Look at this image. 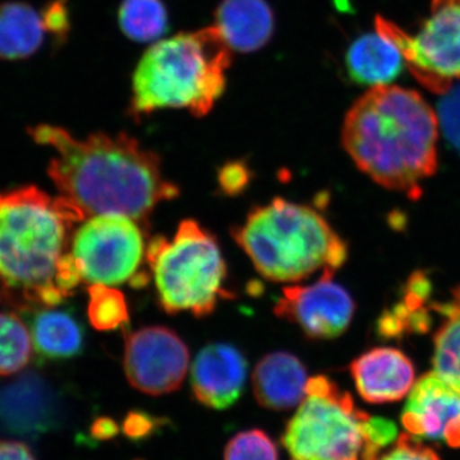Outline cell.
I'll use <instances>...</instances> for the list:
<instances>
[{
  "label": "cell",
  "mask_w": 460,
  "mask_h": 460,
  "mask_svg": "<svg viewBox=\"0 0 460 460\" xmlns=\"http://www.w3.org/2000/svg\"><path fill=\"white\" fill-rule=\"evenodd\" d=\"M29 133L36 144L53 148L48 174L60 196L84 215H122L147 226L160 202L180 196L163 174L159 155L126 133H93L80 140L50 124Z\"/></svg>",
  "instance_id": "obj_1"
},
{
  "label": "cell",
  "mask_w": 460,
  "mask_h": 460,
  "mask_svg": "<svg viewBox=\"0 0 460 460\" xmlns=\"http://www.w3.org/2000/svg\"><path fill=\"white\" fill-rule=\"evenodd\" d=\"M86 217L35 186L0 193V295L18 311L56 307L83 278L69 246Z\"/></svg>",
  "instance_id": "obj_2"
},
{
  "label": "cell",
  "mask_w": 460,
  "mask_h": 460,
  "mask_svg": "<svg viewBox=\"0 0 460 460\" xmlns=\"http://www.w3.org/2000/svg\"><path fill=\"white\" fill-rule=\"evenodd\" d=\"M438 119L413 90L371 87L345 115L341 142L359 171L387 190L419 199L438 169Z\"/></svg>",
  "instance_id": "obj_3"
},
{
  "label": "cell",
  "mask_w": 460,
  "mask_h": 460,
  "mask_svg": "<svg viewBox=\"0 0 460 460\" xmlns=\"http://www.w3.org/2000/svg\"><path fill=\"white\" fill-rule=\"evenodd\" d=\"M230 63V48L215 26L156 42L136 66L128 113L141 119L162 109H187L205 117L226 93Z\"/></svg>",
  "instance_id": "obj_4"
},
{
  "label": "cell",
  "mask_w": 460,
  "mask_h": 460,
  "mask_svg": "<svg viewBox=\"0 0 460 460\" xmlns=\"http://www.w3.org/2000/svg\"><path fill=\"white\" fill-rule=\"evenodd\" d=\"M232 235L271 281L292 283L319 270L335 274L348 259L347 243L319 211L280 198L253 208Z\"/></svg>",
  "instance_id": "obj_5"
},
{
  "label": "cell",
  "mask_w": 460,
  "mask_h": 460,
  "mask_svg": "<svg viewBox=\"0 0 460 460\" xmlns=\"http://www.w3.org/2000/svg\"><path fill=\"white\" fill-rule=\"evenodd\" d=\"M398 438L395 423L356 407L329 377L308 378L281 443L289 460H377Z\"/></svg>",
  "instance_id": "obj_6"
},
{
  "label": "cell",
  "mask_w": 460,
  "mask_h": 460,
  "mask_svg": "<svg viewBox=\"0 0 460 460\" xmlns=\"http://www.w3.org/2000/svg\"><path fill=\"white\" fill-rule=\"evenodd\" d=\"M146 260L155 280L157 301L165 313L213 314L224 290L226 263L217 238L195 220H184L172 241L155 237Z\"/></svg>",
  "instance_id": "obj_7"
},
{
  "label": "cell",
  "mask_w": 460,
  "mask_h": 460,
  "mask_svg": "<svg viewBox=\"0 0 460 460\" xmlns=\"http://www.w3.org/2000/svg\"><path fill=\"white\" fill-rule=\"evenodd\" d=\"M375 26L398 45L411 75L426 89L444 95L460 80V0H432L429 17L414 36L380 16Z\"/></svg>",
  "instance_id": "obj_8"
},
{
  "label": "cell",
  "mask_w": 460,
  "mask_h": 460,
  "mask_svg": "<svg viewBox=\"0 0 460 460\" xmlns=\"http://www.w3.org/2000/svg\"><path fill=\"white\" fill-rule=\"evenodd\" d=\"M71 253L83 281L119 286L136 279L145 257L140 224L122 215H95L74 233Z\"/></svg>",
  "instance_id": "obj_9"
},
{
  "label": "cell",
  "mask_w": 460,
  "mask_h": 460,
  "mask_svg": "<svg viewBox=\"0 0 460 460\" xmlns=\"http://www.w3.org/2000/svg\"><path fill=\"white\" fill-rule=\"evenodd\" d=\"M123 363L127 380L135 389L164 395L183 384L190 352L177 332L164 326H147L127 338Z\"/></svg>",
  "instance_id": "obj_10"
},
{
  "label": "cell",
  "mask_w": 460,
  "mask_h": 460,
  "mask_svg": "<svg viewBox=\"0 0 460 460\" xmlns=\"http://www.w3.org/2000/svg\"><path fill=\"white\" fill-rule=\"evenodd\" d=\"M332 277V272H323L313 286L284 288L275 314L295 323L308 338L341 337L352 323L356 304Z\"/></svg>",
  "instance_id": "obj_11"
},
{
  "label": "cell",
  "mask_w": 460,
  "mask_h": 460,
  "mask_svg": "<svg viewBox=\"0 0 460 460\" xmlns=\"http://www.w3.org/2000/svg\"><path fill=\"white\" fill-rule=\"evenodd\" d=\"M402 425L420 440L460 449V395L436 372L423 375L408 395Z\"/></svg>",
  "instance_id": "obj_12"
},
{
  "label": "cell",
  "mask_w": 460,
  "mask_h": 460,
  "mask_svg": "<svg viewBox=\"0 0 460 460\" xmlns=\"http://www.w3.org/2000/svg\"><path fill=\"white\" fill-rule=\"evenodd\" d=\"M247 371L246 357L234 345H208L190 368L193 395L211 410H228L243 393Z\"/></svg>",
  "instance_id": "obj_13"
},
{
  "label": "cell",
  "mask_w": 460,
  "mask_h": 460,
  "mask_svg": "<svg viewBox=\"0 0 460 460\" xmlns=\"http://www.w3.org/2000/svg\"><path fill=\"white\" fill-rule=\"evenodd\" d=\"M354 385L363 401L385 404L402 401L416 383L410 357L395 348H374L350 365Z\"/></svg>",
  "instance_id": "obj_14"
},
{
  "label": "cell",
  "mask_w": 460,
  "mask_h": 460,
  "mask_svg": "<svg viewBox=\"0 0 460 460\" xmlns=\"http://www.w3.org/2000/svg\"><path fill=\"white\" fill-rule=\"evenodd\" d=\"M307 381V371L298 357L288 352L269 353L253 371V394L266 410L289 411L304 401Z\"/></svg>",
  "instance_id": "obj_15"
},
{
  "label": "cell",
  "mask_w": 460,
  "mask_h": 460,
  "mask_svg": "<svg viewBox=\"0 0 460 460\" xmlns=\"http://www.w3.org/2000/svg\"><path fill=\"white\" fill-rule=\"evenodd\" d=\"M215 27L230 50L262 49L275 32V16L266 0H223L215 12Z\"/></svg>",
  "instance_id": "obj_16"
},
{
  "label": "cell",
  "mask_w": 460,
  "mask_h": 460,
  "mask_svg": "<svg viewBox=\"0 0 460 460\" xmlns=\"http://www.w3.org/2000/svg\"><path fill=\"white\" fill-rule=\"evenodd\" d=\"M48 39L56 42L44 9L38 11L26 2L0 4V59H27L39 53Z\"/></svg>",
  "instance_id": "obj_17"
},
{
  "label": "cell",
  "mask_w": 460,
  "mask_h": 460,
  "mask_svg": "<svg viewBox=\"0 0 460 460\" xmlns=\"http://www.w3.org/2000/svg\"><path fill=\"white\" fill-rule=\"evenodd\" d=\"M404 65L398 45L377 30L356 39L345 56L350 80L371 87L393 83Z\"/></svg>",
  "instance_id": "obj_18"
},
{
  "label": "cell",
  "mask_w": 460,
  "mask_h": 460,
  "mask_svg": "<svg viewBox=\"0 0 460 460\" xmlns=\"http://www.w3.org/2000/svg\"><path fill=\"white\" fill-rule=\"evenodd\" d=\"M432 310L441 316L434 337V372L460 395V287L443 302H434Z\"/></svg>",
  "instance_id": "obj_19"
},
{
  "label": "cell",
  "mask_w": 460,
  "mask_h": 460,
  "mask_svg": "<svg viewBox=\"0 0 460 460\" xmlns=\"http://www.w3.org/2000/svg\"><path fill=\"white\" fill-rule=\"evenodd\" d=\"M33 345L45 358H72L83 350L84 332L78 321L65 311L42 308L32 321Z\"/></svg>",
  "instance_id": "obj_20"
},
{
  "label": "cell",
  "mask_w": 460,
  "mask_h": 460,
  "mask_svg": "<svg viewBox=\"0 0 460 460\" xmlns=\"http://www.w3.org/2000/svg\"><path fill=\"white\" fill-rule=\"evenodd\" d=\"M431 281L422 272L411 275L404 288L402 301L381 316L378 332L395 338L408 332H423L429 326V307Z\"/></svg>",
  "instance_id": "obj_21"
},
{
  "label": "cell",
  "mask_w": 460,
  "mask_h": 460,
  "mask_svg": "<svg viewBox=\"0 0 460 460\" xmlns=\"http://www.w3.org/2000/svg\"><path fill=\"white\" fill-rule=\"evenodd\" d=\"M118 23L129 40L155 41L168 30V11L163 0H123Z\"/></svg>",
  "instance_id": "obj_22"
},
{
  "label": "cell",
  "mask_w": 460,
  "mask_h": 460,
  "mask_svg": "<svg viewBox=\"0 0 460 460\" xmlns=\"http://www.w3.org/2000/svg\"><path fill=\"white\" fill-rule=\"evenodd\" d=\"M32 339L14 314H0V376L16 374L31 359Z\"/></svg>",
  "instance_id": "obj_23"
},
{
  "label": "cell",
  "mask_w": 460,
  "mask_h": 460,
  "mask_svg": "<svg viewBox=\"0 0 460 460\" xmlns=\"http://www.w3.org/2000/svg\"><path fill=\"white\" fill-rule=\"evenodd\" d=\"M87 314L91 325L102 332L119 328L129 319L123 293L102 284H91Z\"/></svg>",
  "instance_id": "obj_24"
},
{
  "label": "cell",
  "mask_w": 460,
  "mask_h": 460,
  "mask_svg": "<svg viewBox=\"0 0 460 460\" xmlns=\"http://www.w3.org/2000/svg\"><path fill=\"white\" fill-rule=\"evenodd\" d=\"M224 460H279L274 440L260 429L235 435L226 445Z\"/></svg>",
  "instance_id": "obj_25"
},
{
  "label": "cell",
  "mask_w": 460,
  "mask_h": 460,
  "mask_svg": "<svg viewBox=\"0 0 460 460\" xmlns=\"http://www.w3.org/2000/svg\"><path fill=\"white\" fill-rule=\"evenodd\" d=\"M438 119L445 140L460 153V84L444 93L438 105Z\"/></svg>",
  "instance_id": "obj_26"
},
{
  "label": "cell",
  "mask_w": 460,
  "mask_h": 460,
  "mask_svg": "<svg viewBox=\"0 0 460 460\" xmlns=\"http://www.w3.org/2000/svg\"><path fill=\"white\" fill-rule=\"evenodd\" d=\"M377 460H443L434 449L405 432L398 435L394 443Z\"/></svg>",
  "instance_id": "obj_27"
},
{
  "label": "cell",
  "mask_w": 460,
  "mask_h": 460,
  "mask_svg": "<svg viewBox=\"0 0 460 460\" xmlns=\"http://www.w3.org/2000/svg\"><path fill=\"white\" fill-rule=\"evenodd\" d=\"M250 169L243 162H230L223 165L219 172L220 186L228 195H238L250 181Z\"/></svg>",
  "instance_id": "obj_28"
},
{
  "label": "cell",
  "mask_w": 460,
  "mask_h": 460,
  "mask_svg": "<svg viewBox=\"0 0 460 460\" xmlns=\"http://www.w3.org/2000/svg\"><path fill=\"white\" fill-rule=\"evenodd\" d=\"M155 419L142 411H131L123 423V431L131 438H144L155 429Z\"/></svg>",
  "instance_id": "obj_29"
},
{
  "label": "cell",
  "mask_w": 460,
  "mask_h": 460,
  "mask_svg": "<svg viewBox=\"0 0 460 460\" xmlns=\"http://www.w3.org/2000/svg\"><path fill=\"white\" fill-rule=\"evenodd\" d=\"M0 460H36L25 443L0 438Z\"/></svg>",
  "instance_id": "obj_30"
},
{
  "label": "cell",
  "mask_w": 460,
  "mask_h": 460,
  "mask_svg": "<svg viewBox=\"0 0 460 460\" xmlns=\"http://www.w3.org/2000/svg\"><path fill=\"white\" fill-rule=\"evenodd\" d=\"M118 426L113 420L111 419H100L93 423V435L100 440H105V438H111L117 435Z\"/></svg>",
  "instance_id": "obj_31"
}]
</instances>
